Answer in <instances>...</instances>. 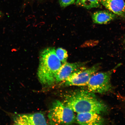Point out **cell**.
Segmentation results:
<instances>
[{
  "label": "cell",
  "mask_w": 125,
  "mask_h": 125,
  "mask_svg": "<svg viewBox=\"0 0 125 125\" xmlns=\"http://www.w3.org/2000/svg\"><path fill=\"white\" fill-rule=\"evenodd\" d=\"M101 67L100 63L96 64L88 68L83 67L76 70L62 82V84L66 86H87L92 76L96 73Z\"/></svg>",
  "instance_id": "cell-5"
},
{
  "label": "cell",
  "mask_w": 125,
  "mask_h": 125,
  "mask_svg": "<svg viewBox=\"0 0 125 125\" xmlns=\"http://www.w3.org/2000/svg\"><path fill=\"white\" fill-rule=\"evenodd\" d=\"M76 0H59V4L62 7H65L74 3Z\"/></svg>",
  "instance_id": "cell-13"
},
{
  "label": "cell",
  "mask_w": 125,
  "mask_h": 125,
  "mask_svg": "<svg viewBox=\"0 0 125 125\" xmlns=\"http://www.w3.org/2000/svg\"><path fill=\"white\" fill-rule=\"evenodd\" d=\"M119 64L112 70L105 72L96 73L92 76L87 86V90L93 93L104 94L111 91L112 87L111 78Z\"/></svg>",
  "instance_id": "cell-4"
},
{
  "label": "cell",
  "mask_w": 125,
  "mask_h": 125,
  "mask_svg": "<svg viewBox=\"0 0 125 125\" xmlns=\"http://www.w3.org/2000/svg\"><path fill=\"white\" fill-rule=\"evenodd\" d=\"M56 55L62 64L66 63L68 57L67 51L61 48H59L55 50Z\"/></svg>",
  "instance_id": "cell-12"
},
{
  "label": "cell",
  "mask_w": 125,
  "mask_h": 125,
  "mask_svg": "<svg viewBox=\"0 0 125 125\" xmlns=\"http://www.w3.org/2000/svg\"><path fill=\"white\" fill-rule=\"evenodd\" d=\"M63 103L77 114L93 112L99 115L107 112V107L94 93L88 90L75 91L65 95Z\"/></svg>",
  "instance_id": "cell-1"
},
{
  "label": "cell",
  "mask_w": 125,
  "mask_h": 125,
  "mask_svg": "<svg viewBox=\"0 0 125 125\" xmlns=\"http://www.w3.org/2000/svg\"><path fill=\"white\" fill-rule=\"evenodd\" d=\"M74 112L63 102L55 100L49 109L48 116L52 124L70 125L76 119Z\"/></svg>",
  "instance_id": "cell-3"
},
{
  "label": "cell",
  "mask_w": 125,
  "mask_h": 125,
  "mask_svg": "<svg viewBox=\"0 0 125 125\" xmlns=\"http://www.w3.org/2000/svg\"><path fill=\"white\" fill-rule=\"evenodd\" d=\"M76 4L78 6L88 9L101 7L98 0H76Z\"/></svg>",
  "instance_id": "cell-11"
},
{
  "label": "cell",
  "mask_w": 125,
  "mask_h": 125,
  "mask_svg": "<svg viewBox=\"0 0 125 125\" xmlns=\"http://www.w3.org/2000/svg\"><path fill=\"white\" fill-rule=\"evenodd\" d=\"M13 121L15 125L47 124L44 115L40 113L18 115L14 117Z\"/></svg>",
  "instance_id": "cell-6"
},
{
  "label": "cell",
  "mask_w": 125,
  "mask_h": 125,
  "mask_svg": "<svg viewBox=\"0 0 125 125\" xmlns=\"http://www.w3.org/2000/svg\"><path fill=\"white\" fill-rule=\"evenodd\" d=\"M55 50L50 47L43 49L40 53L37 76L43 85L51 86L56 83V76L62 66Z\"/></svg>",
  "instance_id": "cell-2"
},
{
  "label": "cell",
  "mask_w": 125,
  "mask_h": 125,
  "mask_svg": "<svg viewBox=\"0 0 125 125\" xmlns=\"http://www.w3.org/2000/svg\"><path fill=\"white\" fill-rule=\"evenodd\" d=\"M85 65L84 62H79L74 63L67 62L62 64L56 76V83L63 82L76 70L84 66Z\"/></svg>",
  "instance_id": "cell-7"
},
{
  "label": "cell",
  "mask_w": 125,
  "mask_h": 125,
  "mask_svg": "<svg viewBox=\"0 0 125 125\" xmlns=\"http://www.w3.org/2000/svg\"><path fill=\"white\" fill-rule=\"evenodd\" d=\"M76 120L81 125H102L105 121L99 114L93 112H85L77 114Z\"/></svg>",
  "instance_id": "cell-8"
},
{
  "label": "cell",
  "mask_w": 125,
  "mask_h": 125,
  "mask_svg": "<svg viewBox=\"0 0 125 125\" xmlns=\"http://www.w3.org/2000/svg\"><path fill=\"white\" fill-rule=\"evenodd\" d=\"M118 16L113 12L108 10H99L92 15L93 22L96 24H106L115 20Z\"/></svg>",
  "instance_id": "cell-10"
},
{
  "label": "cell",
  "mask_w": 125,
  "mask_h": 125,
  "mask_svg": "<svg viewBox=\"0 0 125 125\" xmlns=\"http://www.w3.org/2000/svg\"><path fill=\"white\" fill-rule=\"evenodd\" d=\"M123 46H124V48H125V37L124 39V40H123Z\"/></svg>",
  "instance_id": "cell-14"
},
{
  "label": "cell",
  "mask_w": 125,
  "mask_h": 125,
  "mask_svg": "<svg viewBox=\"0 0 125 125\" xmlns=\"http://www.w3.org/2000/svg\"><path fill=\"white\" fill-rule=\"evenodd\" d=\"M100 4L118 16L125 20L124 0H98Z\"/></svg>",
  "instance_id": "cell-9"
}]
</instances>
